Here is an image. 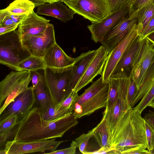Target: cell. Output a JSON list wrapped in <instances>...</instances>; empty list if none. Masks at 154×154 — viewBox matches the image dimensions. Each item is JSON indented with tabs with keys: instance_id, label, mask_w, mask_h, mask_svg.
I'll return each instance as SVG.
<instances>
[{
	"instance_id": "37",
	"label": "cell",
	"mask_w": 154,
	"mask_h": 154,
	"mask_svg": "<svg viewBox=\"0 0 154 154\" xmlns=\"http://www.w3.org/2000/svg\"><path fill=\"white\" fill-rule=\"evenodd\" d=\"M154 33V16L149 21L146 27L139 37L138 40L141 41L150 34Z\"/></svg>"
},
{
	"instance_id": "55",
	"label": "cell",
	"mask_w": 154,
	"mask_h": 154,
	"mask_svg": "<svg viewBox=\"0 0 154 154\" xmlns=\"http://www.w3.org/2000/svg\"><path fill=\"white\" fill-rule=\"evenodd\" d=\"M30 0V1H31L32 2L33 0Z\"/></svg>"
},
{
	"instance_id": "11",
	"label": "cell",
	"mask_w": 154,
	"mask_h": 154,
	"mask_svg": "<svg viewBox=\"0 0 154 154\" xmlns=\"http://www.w3.org/2000/svg\"><path fill=\"white\" fill-rule=\"evenodd\" d=\"M129 8L111 12L99 22L91 23L87 27L91 33V39L95 43L100 42L105 36L125 17L128 14Z\"/></svg>"
},
{
	"instance_id": "18",
	"label": "cell",
	"mask_w": 154,
	"mask_h": 154,
	"mask_svg": "<svg viewBox=\"0 0 154 154\" xmlns=\"http://www.w3.org/2000/svg\"><path fill=\"white\" fill-rule=\"evenodd\" d=\"M50 21L33 11L19 24L18 32L20 37L39 34L45 30Z\"/></svg>"
},
{
	"instance_id": "10",
	"label": "cell",
	"mask_w": 154,
	"mask_h": 154,
	"mask_svg": "<svg viewBox=\"0 0 154 154\" xmlns=\"http://www.w3.org/2000/svg\"><path fill=\"white\" fill-rule=\"evenodd\" d=\"M56 138L38 141L23 142L9 140L5 143L7 154H23L35 152H50L56 150L63 141H57Z\"/></svg>"
},
{
	"instance_id": "6",
	"label": "cell",
	"mask_w": 154,
	"mask_h": 154,
	"mask_svg": "<svg viewBox=\"0 0 154 154\" xmlns=\"http://www.w3.org/2000/svg\"><path fill=\"white\" fill-rule=\"evenodd\" d=\"M72 69H58L46 67L44 70L45 81L54 104H59L64 100Z\"/></svg>"
},
{
	"instance_id": "30",
	"label": "cell",
	"mask_w": 154,
	"mask_h": 154,
	"mask_svg": "<svg viewBox=\"0 0 154 154\" xmlns=\"http://www.w3.org/2000/svg\"><path fill=\"white\" fill-rule=\"evenodd\" d=\"M72 112V107L66 108L61 106L59 104L54 105L52 103L46 111L40 113L42 117L44 119L52 120Z\"/></svg>"
},
{
	"instance_id": "42",
	"label": "cell",
	"mask_w": 154,
	"mask_h": 154,
	"mask_svg": "<svg viewBox=\"0 0 154 154\" xmlns=\"http://www.w3.org/2000/svg\"><path fill=\"white\" fill-rule=\"evenodd\" d=\"M30 71L32 84V89H34L41 79L42 76V73H40L37 71Z\"/></svg>"
},
{
	"instance_id": "27",
	"label": "cell",
	"mask_w": 154,
	"mask_h": 154,
	"mask_svg": "<svg viewBox=\"0 0 154 154\" xmlns=\"http://www.w3.org/2000/svg\"><path fill=\"white\" fill-rule=\"evenodd\" d=\"M35 7L34 4L29 0H15L6 8L11 14L28 15L34 11Z\"/></svg>"
},
{
	"instance_id": "25",
	"label": "cell",
	"mask_w": 154,
	"mask_h": 154,
	"mask_svg": "<svg viewBox=\"0 0 154 154\" xmlns=\"http://www.w3.org/2000/svg\"><path fill=\"white\" fill-rule=\"evenodd\" d=\"M93 129V136L100 148H110V134L105 119L103 117Z\"/></svg>"
},
{
	"instance_id": "33",
	"label": "cell",
	"mask_w": 154,
	"mask_h": 154,
	"mask_svg": "<svg viewBox=\"0 0 154 154\" xmlns=\"http://www.w3.org/2000/svg\"><path fill=\"white\" fill-rule=\"evenodd\" d=\"M110 6L111 12L130 8L136 0H107Z\"/></svg>"
},
{
	"instance_id": "46",
	"label": "cell",
	"mask_w": 154,
	"mask_h": 154,
	"mask_svg": "<svg viewBox=\"0 0 154 154\" xmlns=\"http://www.w3.org/2000/svg\"><path fill=\"white\" fill-rule=\"evenodd\" d=\"M28 15L26 14H11V17L15 23L19 24Z\"/></svg>"
},
{
	"instance_id": "39",
	"label": "cell",
	"mask_w": 154,
	"mask_h": 154,
	"mask_svg": "<svg viewBox=\"0 0 154 154\" xmlns=\"http://www.w3.org/2000/svg\"><path fill=\"white\" fill-rule=\"evenodd\" d=\"M78 96V92L73 91L67 97L59 104L64 108H70L73 102Z\"/></svg>"
},
{
	"instance_id": "29",
	"label": "cell",
	"mask_w": 154,
	"mask_h": 154,
	"mask_svg": "<svg viewBox=\"0 0 154 154\" xmlns=\"http://www.w3.org/2000/svg\"><path fill=\"white\" fill-rule=\"evenodd\" d=\"M19 67L22 70H44L46 66L43 58L31 55L20 62Z\"/></svg>"
},
{
	"instance_id": "51",
	"label": "cell",
	"mask_w": 154,
	"mask_h": 154,
	"mask_svg": "<svg viewBox=\"0 0 154 154\" xmlns=\"http://www.w3.org/2000/svg\"><path fill=\"white\" fill-rule=\"evenodd\" d=\"M149 152V154H154V146L153 149Z\"/></svg>"
},
{
	"instance_id": "17",
	"label": "cell",
	"mask_w": 154,
	"mask_h": 154,
	"mask_svg": "<svg viewBox=\"0 0 154 154\" xmlns=\"http://www.w3.org/2000/svg\"><path fill=\"white\" fill-rule=\"evenodd\" d=\"M31 81L30 71H12L0 82V106L9 94L23 83Z\"/></svg>"
},
{
	"instance_id": "2",
	"label": "cell",
	"mask_w": 154,
	"mask_h": 154,
	"mask_svg": "<svg viewBox=\"0 0 154 154\" xmlns=\"http://www.w3.org/2000/svg\"><path fill=\"white\" fill-rule=\"evenodd\" d=\"M111 147L119 154H123L131 149L147 144L144 123L141 114L130 107L122 116L111 134Z\"/></svg>"
},
{
	"instance_id": "14",
	"label": "cell",
	"mask_w": 154,
	"mask_h": 154,
	"mask_svg": "<svg viewBox=\"0 0 154 154\" xmlns=\"http://www.w3.org/2000/svg\"><path fill=\"white\" fill-rule=\"evenodd\" d=\"M108 54L107 49L102 45L97 49L95 56L78 82L74 91L78 92L89 83L92 82L97 75H102Z\"/></svg>"
},
{
	"instance_id": "53",
	"label": "cell",
	"mask_w": 154,
	"mask_h": 154,
	"mask_svg": "<svg viewBox=\"0 0 154 154\" xmlns=\"http://www.w3.org/2000/svg\"><path fill=\"white\" fill-rule=\"evenodd\" d=\"M150 106V107H152L154 108V103H150L148 106Z\"/></svg>"
},
{
	"instance_id": "48",
	"label": "cell",
	"mask_w": 154,
	"mask_h": 154,
	"mask_svg": "<svg viewBox=\"0 0 154 154\" xmlns=\"http://www.w3.org/2000/svg\"><path fill=\"white\" fill-rule=\"evenodd\" d=\"M57 1V0H33L32 2L36 7L46 3H51Z\"/></svg>"
},
{
	"instance_id": "32",
	"label": "cell",
	"mask_w": 154,
	"mask_h": 154,
	"mask_svg": "<svg viewBox=\"0 0 154 154\" xmlns=\"http://www.w3.org/2000/svg\"><path fill=\"white\" fill-rule=\"evenodd\" d=\"M18 117L14 114L0 120V134L14 127L18 123Z\"/></svg>"
},
{
	"instance_id": "54",
	"label": "cell",
	"mask_w": 154,
	"mask_h": 154,
	"mask_svg": "<svg viewBox=\"0 0 154 154\" xmlns=\"http://www.w3.org/2000/svg\"><path fill=\"white\" fill-rule=\"evenodd\" d=\"M154 103V98L151 100V102H150V103Z\"/></svg>"
},
{
	"instance_id": "16",
	"label": "cell",
	"mask_w": 154,
	"mask_h": 154,
	"mask_svg": "<svg viewBox=\"0 0 154 154\" xmlns=\"http://www.w3.org/2000/svg\"><path fill=\"white\" fill-rule=\"evenodd\" d=\"M43 59L47 67L69 69L73 68L78 57L72 58L69 56L56 43L46 53Z\"/></svg>"
},
{
	"instance_id": "8",
	"label": "cell",
	"mask_w": 154,
	"mask_h": 154,
	"mask_svg": "<svg viewBox=\"0 0 154 154\" xmlns=\"http://www.w3.org/2000/svg\"><path fill=\"white\" fill-rule=\"evenodd\" d=\"M139 35L137 23L134 25L124 39L109 53L101 75L104 82H109L117 64Z\"/></svg>"
},
{
	"instance_id": "21",
	"label": "cell",
	"mask_w": 154,
	"mask_h": 154,
	"mask_svg": "<svg viewBox=\"0 0 154 154\" xmlns=\"http://www.w3.org/2000/svg\"><path fill=\"white\" fill-rule=\"evenodd\" d=\"M42 73L41 79L33 89L35 98L34 106L38 108L41 113L46 111L50 105L53 103L45 81L44 70Z\"/></svg>"
},
{
	"instance_id": "13",
	"label": "cell",
	"mask_w": 154,
	"mask_h": 154,
	"mask_svg": "<svg viewBox=\"0 0 154 154\" xmlns=\"http://www.w3.org/2000/svg\"><path fill=\"white\" fill-rule=\"evenodd\" d=\"M35 100L33 90L31 86L17 96L6 106L0 114V120L13 114L17 116L18 120L33 108Z\"/></svg>"
},
{
	"instance_id": "49",
	"label": "cell",
	"mask_w": 154,
	"mask_h": 154,
	"mask_svg": "<svg viewBox=\"0 0 154 154\" xmlns=\"http://www.w3.org/2000/svg\"><path fill=\"white\" fill-rule=\"evenodd\" d=\"M146 38L154 45V33L150 34Z\"/></svg>"
},
{
	"instance_id": "36",
	"label": "cell",
	"mask_w": 154,
	"mask_h": 154,
	"mask_svg": "<svg viewBox=\"0 0 154 154\" xmlns=\"http://www.w3.org/2000/svg\"><path fill=\"white\" fill-rule=\"evenodd\" d=\"M18 126L17 123L13 128L0 134V147L3 146L7 141L11 139L16 132Z\"/></svg>"
},
{
	"instance_id": "28",
	"label": "cell",
	"mask_w": 154,
	"mask_h": 154,
	"mask_svg": "<svg viewBox=\"0 0 154 154\" xmlns=\"http://www.w3.org/2000/svg\"><path fill=\"white\" fill-rule=\"evenodd\" d=\"M154 85V60L152 63L141 84L137 96L132 103V107L140 100Z\"/></svg>"
},
{
	"instance_id": "23",
	"label": "cell",
	"mask_w": 154,
	"mask_h": 154,
	"mask_svg": "<svg viewBox=\"0 0 154 154\" xmlns=\"http://www.w3.org/2000/svg\"><path fill=\"white\" fill-rule=\"evenodd\" d=\"M130 16L137 18V29L140 35L148 22L154 16V0H151L135 14Z\"/></svg>"
},
{
	"instance_id": "45",
	"label": "cell",
	"mask_w": 154,
	"mask_h": 154,
	"mask_svg": "<svg viewBox=\"0 0 154 154\" xmlns=\"http://www.w3.org/2000/svg\"><path fill=\"white\" fill-rule=\"evenodd\" d=\"M144 119L154 128V112L149 110L143 118Z\"/></svg>"
},
{
	"instance_id": "34",
	"label": "cell",
	"mask_w": 154,
	"mask_h": 154,
	"mask_svg": "<svg viewBox=\"0 0 154 154\" xmlns=\"http://www.w3.org/2000/svg\"><path fill=\"white\" fill-rule=\"evenodd\" d=\"M138 91V90L136 83L132 78L129 76L127 90V100L129 105L131 107L133 102L137 96Z\"/></svg>"
},
{
	"instance_id": "5",
	"label": "cell",
	"mask_w": 154,
	"mask_h": 154,
	"mask_svg": "<svg viewBox=\"0 0 154 154\" xmlns=\"http://www.w3.org/2000/svg\"><path fill=\"white\" fill-rule=\"evenodd\" d=\"M64 3L91 23L99 21L111 12L107 0H73Z\"/></svg>"
},
{
	"instance_id": "47",
	"label": "cell",
	"mask_w": 154,
	"mask_h": 154,
	"mask_svg": "<svg viewBox=\"0 0 154 154\" xmlns=\"http://www.w3.org/2000/svg\"><path fill=\"white\" fill-rule=\"evenodd\" d=\"M9 14L2 20L0 21V26H4L16 24L13 21Z\"/></svg>"
},
{
	"instance_id": "52",
	"label": "cell",
	"mask_w": 154,
	"mask_h": 154,
	"mask_svg": "<svg viewBox=\"0 0 154 154\" xmlns=\"http://www.w3.org/2000/svg\"><path fill=\"white\" fill-rule=\"evenodd\" d=\"M58 1H60L62 2H69L71 1H72L73 0H57Z\"/></svg>"
},
{
	"instance_id": "15",
	"label": "cell",
	"mask_w": 154,
	"mask_h": 154,
	"mask_svg": "<svg viewBox=\"0 0 154 154\" xmlns=\"http://www.w3.org/2000/svg\"><path fill=\"white\" fill-rule=\"evenodd\" d=\"M137 22V17H132L128 14L105 36L100 42L107 49L109 53L124 39Z\"/></svg>"
},
{
	"instance_id": "41",
	"label": "cell",
	"mask_w": 154,
	"mask_h": 154,
	"mask_svg": "<svg viewBox=\"0 0 154 154\" xmlns=\"http://www.w3.org/2000/svg\"><path fill=\"white\" fill-rule=\"evenodd\" d=\"M146 148L143 146L137 147L125 152L123 154H149Z\"/></svg>"
},
{
	"instance_id": "35",
	"label": "cell",
	"mask_w": 154,
	"mask_h": 154,
	"mask_svg": "<svg viewBox=\"0 0 154 154\" xmlns=\"http://www.w3.org/2000/svg\"><path fill=\"white\" fill-rule=\"evenodd\" d=\"M144 123L147 140V149L149 152L154 146V128L144 119Z\"/></svg>"
},
{
	"instance_id": "3",
	"label": "cell",
	"mask_w": 154,
	"mask_h": 154,
	"mask_svg": "<svg viewBox=\"0 0 154 154\" xmlns=\"http://www.w3.org/2000/svg\"><path fill=\"white\" fill-rule=\"evenodd\" d=\"M109 82H104L102 77L92 82L91 85L75 99L71 107L78 119L89 116L95 111L106 108L108 100Z\"/></svg>"
},
{
	"instance_id": "19",
	"label": "cell",
	"mask_w": 154,
	"mask_h": 154,
	"mask_svg": "<svg viewBox=\"0 0 154 154\" xmlns=\"http://www.w3.org/2000/svg\"><path fill=\"white\" fill-rule=\"evenodd\" d=\"M97 52V50H89L82 54L78 56V59L72 69L69 87L64 100L73 91L81 78L87 67Z\"/></svg>"
},
{
	"instance_id": "20",
	"label": "cell",
	"mask_w": 154,
	"mask_h": 154,
	"mask_svg": "<svg viewBox=\"0 0 154 154\" xmlns=\"http://www.w3.org/2000/svg\"><path fill=\"white\" fill-rule=\"evenodd\" d=\"M36 14L51 16L66 22L72 19L75 13L62 2L57 1L39 6Z\"/></svg>"
},
{
	"instance_id": "12",
	"label": "cell",
	"mask_w": 154,
	"mask_h": 154,
	"mask_svg": "<svg viewBox=\"0 0 154 154\" xmlns=\"http://www.w3.org/2000/svg\"><path fill=\"white\" fill-rule=\"evenodd\" d=\"M128 83L121 82L117 99L113 107L109 111H104L103 117L105 119L108 127L110 136L119 119L130 108L127 100Z\"/></svg>"
},
{
	"instance_id": "22",
	"label": "cell",
	"mask_w": 154,
	"mask_h": 154,
	"mask_svg": "<svg viewBox=\"0 0 154 154\" xmlns=\"http://www.w3.org/2000/svg\"><path fill=\"white\" fill-rule=\"evenodd\" d=\"M138 38L139 37L135 40L120 60L113 74L124 72L129 75L134 58L141 42L139 40Z\"/></svg>"
},
{
	"instance_id": "50",
	"label": "cell",
	"mask_w": 154,
	"mask_h": 154,
	"mask_svg": "<svg viewBox=\"0 0 154 154\" xmlns=\"http://www.w3.org/2000/svg\"><path fill=\"white\" fill-rule=\"evenodd\" d=\"M0 154H7V152L5 149H1L0 150Z\"/></svg>"
},
{
	"instance_id": "43",
	"label": "cell",
	"mask_w": 154,
	"mask_h": 154,
	"mask_svg": "<svg viewBox=\"0 0 154 154\" xmlns=\"http://www.w3.org/2000/svg\"><path fill=\"white\" fill-rule=\"evenodd\" d=\"M93 154H119L118 152L114 148L110 147V148H100L98 150L94 152Z\"/></svg>"
},
{
	"instance_id": "9",
	"label": "cell",
	"mask_w": 154,
	"mask_h": 154,
	"mask_svg": "<svg viewBox=\"0 0 154 154\" xmlns=\"http://www.w3.org/2000/svg\"><path fill=\"white\" fill-rule=\"evenodd\" d=\"M20 37L23 47L31 55L42 58L56 43L54 26L50 23L45 30L39 34Z\"/></svg>"
},
{
	"instance_id": "1",
	"label": "cell",
	"mask_w": 154,
	"mask_h": 154,
	"mask_svg": "<svg viewBox=\"0 0 154 154\" xmlns=\"http://www.w3.org/2000/svg\"><path fill=\"white\" fill-rule=\"evenodd\" d=\"M77 119L72 112L54 120H47L34 106L18 120L17 130L10 140L29 142L61 137L78 124Z\"/></svg>"
},
{
	"instance_id": "26",
	"label": "cell",
	"mask_w": 154,
	"mask_h": 154,
	"mask_svg": "<svg viewBox=\"0 0 154 154\" xmlns=\"http://www.w3.org/2000/svg\"><path fill=\"white\" fill-rule=\"evenodd\" d=\"M122 73L113 74L110 77L108 100L104 111L110 110L113 107L119 95Z\"/></svg>"
},
{
	"instance_id": "7",
	"label": "cell",
	"mask_w": 154,
	"mask_h": 154,
	"mask_svg": "<svg viewBox=\"0 0 154 154\" xmlns=\"http://www.w3.org/2000/svg\"><path fill=\"white\" fill-rule=\"evenodd\" d=\"M154 60V45L146 38L141 42L129 75L136 83L138 91Z\"/></svg>"
},
{
	"instance_id": "40",
	"label": "cell",
	"mask_w": 154,
	"mask_h": 154,
	"mask_svg": "<svg viewBox=\"0 0 154 154\" xmlns=\"http://www.w3.org/2000/svg\"><path fill=\"white\" fill-rule=\"evenodd\" d=\"M78 148L75 142L73 141L71 144L70 147L60 150H56L52 152L46 153L50 154H74L75 153L76 149Z\"/></svg>"
},
{
	"instance_id": "31",
	"label": "cell",
	"mask_w": 154,
	"mask_h": 154,
	"mask_svg": "<svg viewBox=\"0 0 154 154\" xmlns=\"http://www.w3.org/2000/svg\"><path fill=\"white\" fill-rule=\"evenodd\" d=\"M154 98V85L143 96L138 104L133 108L141 114Z\"/></svg>"
},
{
	"instance_id": "44",
	"label": "cell",
	"mask_w": 154,
	"mask_h": 154,
	"mask_svg": "<svg viewBox=\"0 0 154 154\" xmlns=\"http://www.w3.org/2000/svg\"><path fill=\"white\" fill-rule=\"evenodd\" d=\"M19 24H14L4 26H0V35L16 30Z\"/></svg>"
},
{
	"instance_id": "4",
	"label": "cell",
	"mask_w": 154,
	"mask_h": 154,
	"mask_svg": "<svg viewBox=\"0 0 154 154\" xmlns=\"http://www.w3.org/2000/svg\"><path fill=\"white\" fill-rule=\"evenodd\" d=\"M31 55L23 47L17 30H15L0 35L1 64L13 70L22 71L19 64Z\"/></svg>"
},
{
	"instance_id": "24",
	"label": "cell",
	"mask_w": 154,
	"mask_h": 154,
	"mask_svg": "<svg viewBox=\"0 0 154 154\" xmlns=\"http://www.w3.org/2000/svg\"><path fill=\"white\" fill-rule=\"evenodd\" d=\"M94 137L93 128L87 133L83 134L74 140L80 152L83 154H92L100 147L98 143H94L91 140Z\"/></svg>"
},
{
	"instance_id": "38",
	"label": "cell",
	"mask_w": 154,
	"mask_h": 154,
	"mask_svg": "<svg viewBox=\"0 0 154 154\" xmlns=\"http://www.w3.org/2000/svg\"><path fill=\"white\" fill-rule=\"evenodd\" d=\"M151 0H136L129 8L128 15L135 14L144 5Z\"/></svg>"
}]
</instances>
